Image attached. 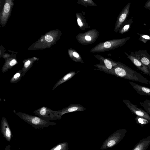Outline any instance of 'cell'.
<instances>
[{"label": "cell", "mask_w": 150, "mask_h": 150, "mask_svg": "<svg viewBox=\"0 0 150 150\" xmlns=\"http://www.w3.org/2000/svg\"><path fill=\"white\" fill-rule=\"evenodd\" d=\"M0 131L5 139L7 141L10 142L13 135L7 120L4 117H3L1 120Z\"/></svg>", "instance_id": "6"}, {"label": "cell", "mask_w": 150, "mask_h": 150, "mask_svg": "<svg viewBox=\"0 0 150 150\" xmlns=\"http://www.w3.org/2000/svg\"><path fill=\"white\" fill-rule=\"evenodd\" d=\"M116 144V142L115 140H112L109 141L108 144L107 146L109 147H111Z\"/></svg>", "instance_id": "24"}, {"label": "cell", "mask_w": 150, "mask_h": 150, "mask_svg": "<svg viewBox=\"0 0 150 150\" xmlns=\"http://www.w3.org/2000/svg\"><path fill=\"white\" fill-rule=\"evenodd\" d=\"M127 58L131 61L138 69L141 71L144 74L150 76V71L149 69L141 62L133 56L125 53Z\"/></svg>", "instance_id": "8"}, {"label": "cell", "mask_w": 150, "mask_h": 150, "mask_svg": "<svg viewBox=\"0 0 150 150\" xmlns=\"http://www.w3.org/2000/svg\"><path fill=\"white\" fill-rule=\"evenodd\" d=\"M105 72L127 79L150 85V81L141 74L127 66L118 63L117 65Z\"/></svg>", "instance_id": "1"}, {"label": "cell", "mask_w": 150, "mask_h": 150, "mask_svg": "<svg viewBox=\"0 0 150 150\" xmlns=\"http://www.w3.org/2000/svg\"><path fill=\"white\" fill-rule=\"evenodd\" d=\"M77 22L78 25L80 27L82 26L83 24V23L81 21V20L79 18H78L77 19Z\"/></svg>", "instance_id": "27"}, {"label": "cell", "mask_w": 150, "mask_h": 150, "mask_svg": "<svg viewBox=\"0 0 150 150\" xmlns=\"http://www.w3.org/2000/svg\"><path fill=\"white\" fill-rule=\"evenodd\" d=\"M10 9V6L9 4L8 3H6L4 6V11L6 13H7L9 11Z\"/></svg>", "instance_id": "21"}, {"label": "cell", "mask_w": 150, "mask_h": 150, "mask_svg": "<svg viewBox=\"0 0 150 150\" xmlns=\"http://www.w3.org/2000/svg\"><path fill=\"white\" fill-rule=\"evenodd\" d=\"M22 70L21 69L16 72L11 79L10 82L11 83H16L19 81L22 76Z\"/></svg>", "instance_id": "15"}, {"label": "cell", "mask_w": 150, "mask_h": 150, "mask_svg": "<svg viewBox=\"0 0 150 150\" xmlns=\"http://www.w3.org/2000/svg\"><path fill=\"white\" fill-rule=\"evenodd\" d=\"M63 145L62 144H59L53 147L50 150H63Z\"/></svg>", "instance_id": "20"}, {"label": "cell", "mask_w": 150, "mask_h": 150, "mask_svg": "<svg viewBox=\"0 0 150 150\" xmlns=\"http://www.w3.org/2000/svg\"><path fill=\"white\" fill-rule=\"evenodd\" d=\"M11 146L10 145H8L6 147L5 150H11Z\"/></svg>", "instance_id": "30"}, {"label": "cell", "mask_w": 150, "mask_h": 150, "mask_svg": "<svg viewBox=\"0 0 150 150\" xmlns=\"http://www.w3.org/2000/svg\"><path fill=\"white\" fill-rule=\"evenodd\" d=\"M144 8L150 10V0H147L144 6Z\"/></svg>", "instance_id": "23"}, {"label": "cell", "mask_w": 150, "mask_h": 150, "mask_svg": "<svg viewBox=\"0 0 150 150\" xmlns=\"http://www.w3.org/2000/svg\"><path fill=\"white\" fill-rule=\"evenodd\" d=\"M136 123L142 126L150 123V120L144 117L137 116L135 118Z\"/></svg>", "instance_id": "16"}, {"label": "cell", "mask_w": 150, "mask_h": 150, "mask_svg": "<svg viewBox=\"0 0 150 150\" xmlns=\"http://www.w3.org/2000/svg\"><path fill=\"white\" fill-rule=\"evenodd\" d=\"M150 145V136L141 139L132 150H146Z\"/></svg>", "instance_id": "10"}, {"label": "cell", "mask_w": 150, "mask_h": 150, "mask_svg": "<svg viewBox=\"0 0 150 150\" xmlns=\"http://www.w3.org/2000/svg\"><path fill=\"white\" fill-rule=\"evenodd\" d=\"M16 114L21 119L36 129H43L50 125L53 126L56 124L54 122L46 121L38 116L30 115L24 112H17Z\"/></svg>", "instance_id": "2"}, {"label": "cell", "mask_w": 150, "mask_h": 150, "mask_svg": "<svg viewBox=\"0 0 150 150\" xmlns=\"http://www.w3.org/2000/svg\"><path fill=\"white\" fill-rule=\"evenodd\" d=\"M86 108L82 105L77 104H71L68 107L61 110L57 111L59 117L66 113L76 111H83Z\"/></svg>", "instance_id": "7"}, {"label": "cell", "mask_w": 150, "mask_h": 150, "mask_svg": "<svg viewBox=\"0 0 150 150\" xmlns=\"http://www.w3.org/2000/svg\"><path fill=\"white\" fill-rule=\"evenodd\" d=\"M33 112L42 119L46 121L61 119L57 111H53L47 107L43 106L34 110Z\"/></svg>", "instance_id": "3"}, {"label": "cell", "mask_w": 150, "mask_h": 150, "mask_svg": "<svg viewBox=\"0 0 150 150\" xmlns=\"http://www.w3.org/2000/svg\"><path fill=\"white\" fill-rule=\"evenodd\" d=\"M104 45L105 48H108L111 46V44L110 42L107 41L104 43Z\"/></svg>", "instance_id": "25"}, {"label": "cell", "mask_w": 150, "mask_h": 150, "mask_svg": "<svg viewBox=\"0 0 150 150\" xmlns=\"http://www.w3.org/2000/svg\"><path fill=\"white\" fill-rule=\"evenodd\" d=\"M129 82L138 93L143 96H150V88L142 86L132 81Z\"/></svg>", "instance_id": "9"}, {"label": "cell", "mask_w": 150, "mask_h": 150, "mask_svg": "<svg viewBox=\"0 0 150 150\" xmlns=\"http://www.w3.org/2000/svg\"><path fill=\"white\" fill-rule=\"evenodd\" d=\"M130 54L134 56L146 66L150 71V55L146 50L131 52Z\"/></svg>", "instance_id": "5"}, {"label": "cell", "mask_w": 150, "mask_h": 150, "mask_svg": "<svg viewBox=\"0 0 150 150\" xmlns=\"http://www.w3.org/2000/svg\"><path fill=\"white\" fill-rule=\"evenodd\" d=\"M33 62V61L30 59L26 60L24 62L23 67L21 69L23 77L24 76L26 73L32 66Z\"/></svg>", "instance_id": "14"}, {"label": "cell", "mask_w": 150, "mask_h": 150, "mask_svg": "<svg viewBox=\"0 0 150 150\" xmlns=\"http://www.w3.org/2000/svg\"><path fill=\"white\" fill-rule=\"evenodd\" d=\"M149 30L150 31V29H149Z\"/></svg>", "instance_id": "31"}, {"label": "cell", "mask_w": 150, "mask_h": 150, "mask_svg": "<svg viewBox=\"0 0 150 150\" xmlns=\"http://www.w3.org/2000/svg\"><path fill=\"white\" fill-rule=\"evenodd\" d=\"M149 150H150V149Z\"/></svg>", "instance_id": "32"}, {"label": "cell", "mask_w": 150, "mask_h": 150, "mask_svg": "<svg viewBox=\"0 0 150 150\" xmlns=\"http://www.w3.org/2000/svg\"><path fill=\"white\" fill-rule=\"evenodd\" d=\"M76 74L74 71H71L67 74L60 79L55 84L52 88V90H54L57 87L61 84L68 81L72 78Z\"/></svg>", "instance_id": "12"}, {"label": "cell", "mask_w": 150, "mask_h": 150, "mask_svg": "<svg viewBox=\"0 0 150 150\" xmlns=\"http://www.w3.org/2000/svg\"><path fill=\"white\" fill-rule=\"evenodd\" d=\"M85 39L87 41H89L91 40V38L88 35H86L85 37Z\"/></svg>", "instance_id": "29"}, {"label": "cell", "mask_w": 150, "mask_h": 150, "mask_svg": "<svg viewBox=\"0 0 150 150\" xmlns=\"http://www.w3.org/2000/svg\"><path fill=\"white\" fill-rule=\"evenodd\" d=\"M17 63V60L14 59L7 61L2 68V72L3 73H4L7 71L9 69H11Z\"/></svg>", "instance_id": "13"}, {"label": "cell", "mask_w": 150, "mask_h": 150, "mask_svg": "<svg viewBox=\"0 0 150 150\" xmlns=\"http://www.w3.org/2000/svg\"><path fill=\"white\" fill-rule=\"evenodd\" d=\"M123 102L131 111L137 116L144 117L150 120L149 114L143 109L139 108L138 106L132 104L128 100L123 99Z\"/></svg>", "instance_id": "4"}, {"label": "cell", "mask_w": 150, "mask_h": 150, "mask_svg": "<svg viewBox=\"0 0 150 150\" xmlns=\"http://www.w3.org/2000/svg\"><path fill=\"white\" fill-rule=\"evenodd\" d=\"M144 108V109L150 115V108L144 105H141Z\"/></svg>", "instance_id": "26"}, {"label": "cell", "mask_w": 150, "mask_h": 150, "mask_svg": "<svg viewBox=\"0 0 150 150\" xmlns=\"http://www.w3.org/2000/svg\"><path fill=\"white\" fill-rule=\"evenodd\" d=\"M140 105H144L150 108V100L146 99L142 102H139Z\"/></svg>", "instance_id": "19"}, {"label": "cell", "mask_w": 150, "mask_h": 150, "mask_svg": "<svg viewBox=\"0 0 150 150\" xmlns=\"http://www.w3.org/2000/svg\"><path fill=\"white\" fill-rule=\"evenodd\" d=\"M45 39L46 41L48 42H51L53 39L52 36L48 35L45 36Z\"/></svg>", "instance_id": "22"}, {"label": "cell", "mask_w": 150, "mask_h": 150, "mask_svg": "<svg viewBox=\"0 0 150 150\" xmlns=\"http://www.w3.org/2000/svg\"><path fill=\"white\" fill-rule=\"evenodd\" d=\"M133 18L132 17L128 21L125 22V25L123 26L121 30V33H123L127 32L129 30L132 23L133 22Z\"/></svg>", "instance_id": "17"}, {"label": "cell", "mask_w": 150, "mask_h": 150, "mask_svg": "<svg viewBox=\"0 0 150 150\" xmlns=\"http://www.w3.org/2000/svg\"><path fill=\"white\" fill-rule=\"evenodd\" d=\"M137 34L139 35L140 40L145 44L149 40H150V35L144 34L137 33Z\"/></svg>", "instance_id": "18"}, {"label": "cell", "mask_w": 150, "mask_h": 150, "mask_svg": "<svg viewBox=\"0 0 150 150\" xmlns=\"http://www.w3.org/2000/svg\"><path fill=\"white\" fill-rule=\"evenodd\" d=\"M73 55L76 58H79V54L76 52H74L73 53Z\"/></svg>", "instance_id": "28"}, {"label": "cell", "mask_w": 150, "mask_h": 150, "mask_svg": "<svg viewBox=\"0 0 150 150\" xmlns=\"http://www.w3.org/2000/svg\"><path fill=\"white\" fill-rule=\"evenodd\" d=\"M131 3H128L124 8L122 13L120 14L118 21V27H119L125 21L129 13V9Z\"/></svg>", "instance_id": "11"}]
</instances>
